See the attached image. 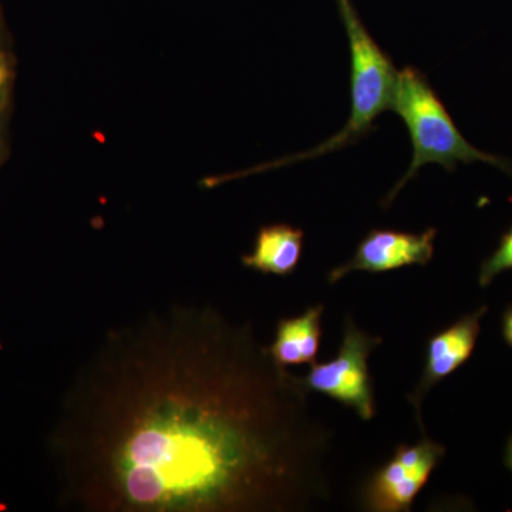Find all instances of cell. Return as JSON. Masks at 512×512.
Wrapping results in <instances>:
<instances>
[{"instance_id": "6da1fadb", "label": "cell", "mask_w": 512, "mask_h": 512, "mask_svg": "<svg viewBox=\"0 0 512 512\" xmlns=\"http://www.w3.org/2000/svg\"><path fill=\"white\" fill-rule=\"evenodd\" d=\"M52 441L80 511L299 512L332 497V431L309 393L251 323L211 303L111 328Z\"/></svg>"}, {"instance_id": "7a4b0ae2", "label": "cell", "mask_w": 512, "mask_h": 512, "mask_svg": "<svg viewBox=\"0 0 512 512\" xmlns=\"http://www.w3.org/2000/svg\"><path fill=\"white\" fill-rule=\"evenodd\" d=\"M390 110L402 117L409 130L413 160L402 180L384 198V208L392 204L404 185L427 164H440L448 173H453L458 163L481 161L512 174L511 161L484 153L468 143L451 119L439 94L430 86L426 74L416 67L407 66L400 70Z\"/></svg>"}, {"instance_id": "3957f363", "label": "cell", "mask_w": 512, "mask_h": 512, "mask_svg": "<svg viewBox=\"0 0 512 512\" xmlns=\"http://www.w3.org/2000/svg\"><path fill=\"white\" fill-rule=\"evenodd\" d=\"M348 33L350 55H352V73H350V90H352V113L348 124L342 131L329 138L325 143L313 148L308 153L289 156L275 163L252 168L247 173L231 175V177L218 178V183L238 178L241 175L258 173L269 168L282 167L303 160L322 157L325 154L335 153L340 148L352 146L360 138L367 136L375 130V121L383 111L392 109L394 92H396L397 76L392 57L383 52L372 35L367 32L359 15H357L352 0H336Z\"/></svg>"}, {"instance_id": "277c9868", "label": "cell", "mask_w": 512, "mask_h": 512, "mask_svg": "<svg viewBox=\"0 0 512 512\" xmlns=\"http://www.w3.org/2000/svg\"><path fill=\"white\" fill-rule=\"evenodd\" d=\"M382 343V336L370 335L352 316H346L338 355L329 362L313 363L311 372L298 376V382L306 392L323 394L352 409L360 419L373 420L376 400L369 357Z\"/></svg>"}, {"instance_id": "5b68a950", "label": "cell", "mask_w": 512, "mask_h": 512, "mask_svg": "<svg viewBox=\"0 0 512 512\" xmlns=\"http://www.w3.org/2000/svg\"><path fill=\"white\" fill-rule=\"evenodd\" d=\"M436 237V228L426 229L421 234L372 229L357 245L355 255L329 272L328 282L330 285L338 284L353 272L383 274L407 266H427L434 256Z\"/></svg>"}, {"instance_id": "8992f818", "label": "cell", "mask_w": 512, "mask_h": 512, "mask_svg": "<svg viewBox=\"0 0 512 512\" xmlns=\"http://www.w3.org/2000/svg\"><path fill=\"white\" fill-rule=\"evenodd\" d=\"M488 312V306H480L476 311L467 313L453 325L431 336L427 342L426 363L419 383L414 387L407 400L412 404L420 430L424 429L421 419V406L434 386L456 373L464 363L470 360L476 349L481 333V320Z\"/></svg>"}, {"instance_id": "52a82bcc", "label": "cell", "mask_w": 512, "mask_h": 512, "mask_svg": "<svg viewBox=\"0 0 512 512\" xmlns=\"http://www.w3.org/2000/svg\"><path fill=\"white\" fill-rule=\"evenodd\" d=\"M431 474L433 471L404 466L392 457L367 478L360 490V505L372 512L412 511Z\"/></svg>"}, {"instance_id": "ba28073f", "label": "cell", "mask_w": 512, "mask_h": 512, "mask_svg": "<svg viewBox=\"0 0 512 512\" xmlns=\"http://www.w3.org/2000/svg\"><path fill=\"white\" fill-rule=\"evenodd\" d=\"M325 305L311 306L295 318L281 319L276 326L275 340L268 346L278 365H313L318 362L322 343V316Z\"/></svg>"}, {"instance_id": "9c48e42d", "label": "cell", "mask_w": 512, "mask_h": 512, "mask_svg": "<svg viewBox=\"0 0 512 512\" xmlns=\"http://www.w3.org/2000/svg\"><path fill=\"white\" fill-rule=\"evenodd\" d=\"M303 237L301 228L289 224L266 225L256 234L251 254L242 256V264L265 275H292L301 262Z\"/></svg>"}, {"instance_id": "30bf717a", "label": "cell", "mask_w": 512, "mask_h": 512, "mask_svg": "<svg viewBox=\"0 0 512 512\" xmlns=\"http://www.w3.org/2000/svg\"><path fill=\"white\" fill-rule=\"evenodd\" d=\"M508 271H512V225L501 238L497 249L481 264L478 285L488 288L497 276Z\"/></svg>"}, {"instance_id": "8fae6325", "label": "cell", "mask_w": 512, "mask_h": 512, "mask_svg": "<svg viewBox=\"0 0 512 512\" xmlns=\"http://www.w3.org/2000/svg\"><path fill=\"white\" fill-rule=\"evenodd\" d=\"M10 67L6 57L0 53V96L8 89L10 82Z\"/></svg>"}, {"instance_id": "7c38bea8", "label": "cell", "mask_w": 512, "mask_h": 512, "mask_svg": "<svg viewBox=\"0 0 512 512\" xmlns=\"http://www.w3.org/2000/svg\"><path fill=\"white\" fill-rule=\"evenodd\" d=\"M503 338L512 349V305L505 309L503 315Z\"/></svg>"}, {"instance_id": "4fadbf2b", "label": "cell", "mask_w": 512, "mask_h": 512, "mask_svg": "<svg viewBox=\"0 0 512 512\" xmlns=\"http://www.w3.org/2000/svg\"><path fill=\"white\" fill-rule=\"evenodd\" d=\"M504 464L508 470L512 471V436L508 439L507 446H505Z\"/></svg>"}]
</instances>
